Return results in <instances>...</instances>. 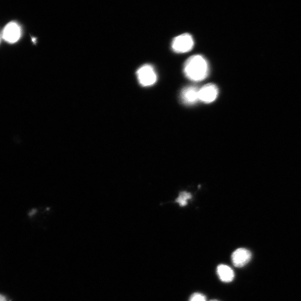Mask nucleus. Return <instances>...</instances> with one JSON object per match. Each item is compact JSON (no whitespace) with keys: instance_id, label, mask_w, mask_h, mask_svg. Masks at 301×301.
<instances>
[{"instance_id":"obj_1","label":"nucleus","mask_w":301,"mask_h":301,"mask_svg":"<svg viewBox=\"0 0 301 301\" xmlns=\"http://www.w3.org/2000/svg\"><path fill=\"white\" fill-rule=\"evenodd\" d=\"M184 72L190 80L194 82L202 81L208 76V62L202 55H193L185 63Z\"/></svg>"},{"instance_id":"obj_2","label":"nucleus","mask_w":301,"mask_h":301,"mask_svg":"<svg viewBox=\"0 0 301 301\" xmlns=\"http://www.w3.org/2000/svg\"><path fill=\"white\" fill-rule=\"evenodd\" d=\"M194 45L192 36L186 33L179 35L173 39L172 49L177 53H186L192 50Z\"/></svg>"},{"instance_id":"obj_3","label":"nucleus","mask_w":301,"mask_h":301,"mask_svg":"<svg viewBox=\"0 0 301 301\" xmlns=\"http://www.w3.org/2000/svg\"><path fill=\"white\" fill-rule=\"evenodd\" d=\"M137 78L142 86L149 87L157 81V75L154 67L150 65L142 66L137 72Z\"/></svg>"},{"instance_id":"obj_4","label":"nucleus","mask_w":301,"mask_h":301,"mask_svg":"<svg viewBox=\"0 0 301 301\" xmlns=\"http://www.w3.org/2000/svg\"><path fill=\"white\" fill-rule=\"evenodd\" d=\"M22 36V29L16 22H10L4 28L2 37L5 41L10 44L17 43Z\"/></svg>"},{"instance_id":"obj_5","label":"nucleus","mask_w":301,"mask_h":301,"mask_svg":"<svg viewBox=\"0 0 301 301\" xmlns=\"http://www.w3.org/2000/svg\"><path fill=\"white\" fill-rule=\"evenodd\" d=\"M218 93V88L215 84L213 83L206 84L199 88V100L205 103H212L217 98Z\"/></svg>"},{"instance_id":"obj_6","label":"nucleus","mask_w":301,"mask_h":301,"mask_svg":"<svg viewBox=\"0 0 301 301\" xmlns=\"http://www.w3.org/2000/svg\"><path fill=\"white\" fill-rule=\"evenodd\" d=\"M251 252L245 248H239L231 255V261L233 265L237 268L245 266L251 260Z\"/></svg>"},{"instance_id":"obj_7","label":"nucleus","mask_w":301,"mask_h":301,"mask_svg":"<svg viewBox=\"0 0 301 301\" xmlns=\"http://www.w3.org/2000/svg\"><path fill=\"white\" fill-rule=\"evenodd\" d=\"M199 88L195 86L185 88L181 93V100L183 103L188 105H194L199 100Z\"/></svg>"},{"instance_id":"obj_8","label":"nucleus","mask_w":301,"mask_h":301,"mask_svg":"<svg viewBox=\"0 0 301 301\" xmlns=\"http://www.w3.org/2000/svg\"><path fill=\"white\" fill-rule=\"evenodd\" d=\"M217 274L221 281L225 283L231 282L235 277L233 269L225 265H220L218 266Z\"/></svg>"},{"instance_id":"obj_9","label":"nucleus","mask_w":301,"mask_h":301,"mask_svg":"<svg viewBox=\"0 0 301 301\" xmlns=\"http://www.w3.org/2000/svg\"><path fill=\"white\" fill-rule=\"evenodd\" d=\"M192 198V195L187 192H182L179 193V196L176 200V202L178 203L181 207L187 205L188 200Z\"/></svg>"},{"instance_id":"obj_10","label":"nucleus","mask_w":301,"mask_h":301,"mask_svg":"<svg viewBox=\"0 0 301 301\" xmlns=\"http://www.w3.org/2000/svg\"><path fill=\"white\" fill-rule=\"evenodd\" d=\"M189 301H207V297L203 294L195 293L191 295Z\"/></svg>"},{"instance_id":"obj_11","label":"nucleus","mask_w":301,"mask_h":301,"mask_svg":"<svg viewBox=\"0 0 301 301\" xmlns=\"http://www.w3.org/2000/svg\"><path fill=\"white\" fill-rule=\"evenodd\" d=\"M0 301H7V299L4 295L0 294Z\"/></svg>"},{"instance_id":"obj_12","label":"nucleus","mask_w":301,"mask_h":301,"mask_svg":"<svg viewBox=\"0 0 301 301\" xmlns=\"http://www.w3.org/2000/svg\"><path fill=\"white\" fill-rule=\"evenodd\" d=\"M209 301H219V300H216V299H213V300H210Z\"/></svg>"}]
</instances>
